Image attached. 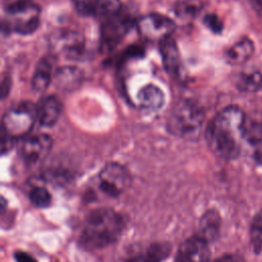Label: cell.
Returning <instances> with one entry per match:
<instances>
[{
	"instance_id": "603a6c76",
	"label": "cell",
	"mask_w": 262,
	"mask_h": 262,
	"mask_svg": "<svg viewBox=\"0 0 262 262\" xmlns=\"http://www.w3.org/2000/svg\"><path fill=\"white\" fill-rule=\"evenodd\" d=\"M30 201L38 208H46L52 203V194L46 188L35 186L30 192Z\"/></svg>"
},
{
	"instance_id": "44dd1931",
	"label": "cell",
	"mask_w": 262,
	"mask_h": 262,
	"mask_svg": "<svg viewBox=\"0 0 262 262\" xmlns=\"http://www.w3.org/2000/svg\"><path fill=\"white\" fill-rule=\"evenodd\" d=\"M244 138L252 146H259L262 144V122L246 121Z\"/></svg>"
},
{
	"instance_id": "8fae6325",
	"label": "cell",
	"mask_w": 262,
	"mask_h": 262,
	"mask_svg": "<svg viewBox=\"0 0 262 262\" xmlns=\"http://www.w3.org/2000/svg\"><path fill=\"white\" fill-rule=\"evenodd\" d=\"M62 112V104L54 96L42 98L36 104L37 121L44 127H52L58 121Z\"/></svg>"
},
{
	"instance_id": "484cf974",
	"label": "cell",
	"mask_w": 262,
	"mask_h": 262,
	"mask_svg": "<svg viewBox=\"0 0 262 262\" xmlns=\"http://www.w3.org/2000/svg\"><path fill=\"white\" fill-rule=\"evenodd\" d=\"M251 6L253 8V10L259 14H262V0H249Z\"/></svg>"
},
{
	"instance_id": "ffe728a7",
	"label": "cell",
	"mask_w": 262,
	"mask_h": 262,
	"mask_svg": "<svg viewBox=\"0 0 262 262\" xmlns=\"http://www.w3.org/2000/svg\"><path fill=\"white\" fill-rule=\"evenodd\" d=\"M238 87L244 92H258L262 88V74L260 72H251L241 75Z\"/></svg>"
},
{
	"instance_id": "ac0fdd59",
	"label": "cell",
	"mask_w": 262,
	"mask_h": 262,
	"mask_svg": "<svg viewBox=\"0 0 262 262\" xmlns=\"http://www.w3.org/2000/svg\"><path fill=\"white\" fill-rule=\"evenodd\" d=\"M52 62L48 58H42L36 66L32 79V87L37 92H43L48 90L52 80Z\"/></svg>"
},
{
	"instance_id": "4316f807",
	"label": "cell",
	"mask_w": 262,
	"mask_h": 262,
	"mask_svg": "<svg viewBox=\"0 0 262 262\" xmlns=\"http://www.w3.org/2000/svg\"><path fill=\"white\" fill-rule=\"evenodd\" d=\"M214 262H236L234 257L232 255H224L220 258H217Z\"/></svg>"
},
{
	"instance_id": "5bb4252c",
	"label": "cell",
	"mask_w": 262,
	"mask_h": 262,
	"mask_svg": "<svg viewBox=\"0 0 262 262\" xmlns=\"http://www.w3.org/2000/svg\"><path fill=\"white\" fill-rule=\"evenodd\" d=\"M129 28L128 20L123 18V16L119 14L106 18V25L102 28V37L104 44L106 46H114L125 35Z\"/></svg>"
},
{
	"instance_id": "7402d4cb",
	"label": "cell",
	"mask_w": 262,
	"mask_h": 262,
	"mask_svg": "<svg viewBox=\"0 0 262 262\" xmlns=\"http://www.w3.org/2000/svg\"><path fill=\"white\" fill-rule=\"evenodd\" d=\"M250 241L254 251L260 252L262 250V213H258L252 222Z\"/></svg>"
},
{
	"instance_id": "4fadbf2b",
	"label": "cell",
	"mask_w": 262,
	"mask_h": 262,
	"mask_svg": "<svg viewBox=\"0 0 262 262\" xmlns=\"http://www.w3.org/2000/svg\"><path fill=\"white\" fill-rule=\"evenodd\" d=\"M160 54L163 66L170 74H178L180 71L182 60L176 42L171 37L160 42Z\"/></svg>"
},
{
	"instance_id": "30bf717a",
	"label": "cell",
	"mask_w": 262,
	"mask_h": 262,
	"mask_svg": "<svg viewBox=\"0 0 262 262\" xmlns=\"http://www.w3.org/2000/svg\"><path fill=\"white\" fill-rule=\"evenodd\" d=\"M76 10L87 16H100L108 18L121 12L120 0H73Z\"/></svg>"
},
{
	"instance_id": "277c9868",
	"label": "cell",
	"mask_w": 262,
	"mask_h": 262,
	"mask_svg": "<svg viewBox=\"0 0 262 262\" xmlns=\"http://www.w3.org/2000/svg\"><path fill=\"white\" fill-rule=\"evenodd\" d=\"M6 23L10 31L29 35L40 25V10L29 0H18L6 10Z\"/></svg>"
},
{
	"instance_id": "8992f818",
	"label": "cell",
	"mask_w": 262,
	"mask_h": 262,
	"mask_svg": "<svg viewBox=\"0 0 262 262\" xmlns=\"http://www.w3.org/2000/svg\"><path fill=\"white\" fill-rule=\"evenodd\" d=\"M132 184L129 171L118 163H108L98 174V186L108 196H119Z\"/></svg>"
},
{
	"instance_id": "9c48e42d",
	"label": "cell",
	"mask_w": 262,
	"mask_h": 262,
	"mask_svg": "<svg viewBox=\"0 0 262 262\" xmlns=\"http://www.w3.org/2000/svg\"><path fill=\"white\" fill-rule=\"evenodd\" d=\"M209 259V243L196 234L186 240L180 245L174 262H208Z\"/></svg>"
},
{
	"instance_id": "d4e9b609",
	"label": "cell",
	"mask_w": 262,
	"mask_h": 262,
	"mask_svg": "<svg viewBox=\"0 0 262 262\" xmlns=\"http://www.w3.org/2000/svg\"><path fill=\"white\" fill-rule=\"evenodd\" d=\"M14 258L18 262H37V260L33 256H31L30 254L26 252H22V251L16 252Z\"/></svg>"
},
{
	"instance_id": "ba28073f",
	"label": "cell",
	"mask_w": 262,
	"mask_h": 262,
	"mask_svg": "<svg viewBox=\"0 0 262 262\" xmlns=\"http://www.w3.org/2000/svg\"><path fill=\"white\" fill-rule=\"evenodd\" d=\"M52 144V140L48 134L28 136L20 144V157L26 163L37 164L50 155Z\"/></svg>"
},
{
	"instance_id": "d6986e66",
	"label": "cell",
	"mask_w": 262,
	"mask_h": 262,
	"mask_svg": "<svg viewBox=\"0 0 262 262\" xmlns=\"http://www.w3.org/2000/svg\"><path fill=\"white\" fill-rule=\"evenodd\" d=\"M58 44L60 46H56V48L62 50L66 56L71 58H75L82 52L81 38L76 36L75 33L60 36Z\"/></svg>"
},
{
	"instance_id": "e0dca14e",
	"label": "cell",
	"mask_w": 262,
	"mask_h": 262,
	"mask_svg": "<svg viewBox=\"0 0 262 262\" xmlns=\"http://www.w3.org/2000/svg\"><path fill=\"white\" fill-rule=\"evenodd\" d=\"M254 54V43L249 38H243L226 52V58L228 64L238 66L245 64Z\"/></svg>"
},
{
	"instance_id": "6da1fadb",
	"label": "cell",
	"mask_w": 262,
	"mask_h": 262,
	"mask_svg": "<svg viewBox=\"0 0 262 262\" xmlns=\"http://www.w3.org/2000/svg\"><path fill=\"white\" fill-rule=\"evenodd\" d=\"M247 118L241 108L228 106L208 124L206 138L217 156L226 160L236 159L245 136Z\"/></svg>"
},
{
	"instance_id": "52a82bcc",
	"label": "cell",
	"mask_w": 262,
	"mask_h": 262,
	"mask_svg": "<svg viewBox=\"0 0 262 262\" xmlns=\"http://www.w3.org/2000/svg\"><path fill=\"white\" fill-rule=\"evenodd\" d=\"M138 29L146 39L161 42L171 37V34L176 29V24L165 16L150 14L138 20Z\"/></svg>"
},
{
	"instance_id": "7c38bea8",
	"label": "cell",
	"mask_w": 262,
	"mask_h": 262,
	"mask_svg": "<svg viewBox=\"0 0 262 262\" xmlns=\"http://www.w3.org/2000/svg\"><path fill=\"white\" fill-rule=\"evenodd\" d=\"M171 253L168 242H156L148 245L136 255L130 256L126 262H163Z\"/></svg>"
},
{
	"instance_id": "5b68a950",
	"label": "cell",
	"mask_w": 262,
	"mask_h": 262,
	"mask_svg": "<svg viewBox=\"0 0 262 262\" xmlns=\"http://www.w3.org/2000/svg\"><path fill=\"white\" fill-rule=\"evenodd\" d=\"M36 121V106L29 102H22L6 113L4 131L12 138H25L31 132Z\"/></svg>"
},
{
	"instance_id": "7a4b0ae2",
	"label": "cell",
	"mask_w": 262,
	"mask_h": 262,
	"mask_svg": "<svg viewBox=\"0 0 262 262\" xmlns=\"http://www.w3.org/2000/svg\"><path fill=\"white\" fill-rule=\"evenodd\" d=\"M125 228L122 214L112 208H98L86 216L80 243L88 249H102L118 241Z\"/></svg>"
},
{
	"instance_id": "9a60e30c",
	"label": "cell",
	"mask_w": 262,
	"mask_h": 262,
	"mask_svg": "<svg viewBox=\"0 0 262 262\" xmlns=\"http://www.w3.org/2000/svg\"><path fill=\"white\" fill-rule=\"evenodd\" d=\"M220 224L222 220L218 212L209 210L201 218L198 236L206 240L208 243L213 242L220 236Z\"/></svg>"
},
{
	"instance_id": "83f0119b",
	"label": "cell",
	"mask_w": 262,
	"mask_h": 262,
	"mask_svg": "<svg viewBox=\"0 0 262 262\" xmlns=\"http://www.w3.org/2000/svg\"><path fill=\"white\" fill-rule=\"evenodd\" d=\"M255 158L259 163H262V144L257 146V150L255 152Z\"/></svg>"
},
{
	"instance_id": "3957f363",
	"label": "cell",
	"mask_w": 262,
	"mask_h": 262,
	"mask_svg": "<svg viewBox=\"0 0 262 262\" xmlns=\"http://www.w3.org/2000/svg\"><path fill=\"white\" fill-rule=\"evenodd\" d=\"M204 121V111L198 104L190 100H182L171 108L167 127L173 136L194 140L200 136Z\"/></svg>"
},
{
	"instance_id": "2e32d148",
	"label": "cell",
	"mask_w": 262,
	"mask_h": 262,
	"mask_svg": "<svg viewBox=\"0 0 262 262\" xmlns=\"http://www.w3.org/2000/svg\"><path fill=\"white\" fill-rule=\"evenodd\" d=\"M165 96L157 85H146L138 92V102L142 108L148 111H157L163 106Z\"/></svg>"
},
{
	"instance_id": "cb8c5ba5",
	"label": "cell",
	"mask_w": 262,
	"mask_h": 262,
	"mask_svg": "<svg viewBox=\"0 0 262 262\" xmlns=\"http://www.w3.org/2000/svg\"><path fill=\"white\" fill-rule=\"evenodd\" d=\"M204 24L208 29H210L213 33L220 34L224 30V24L216 14H209L204 18Z\"/></svg>"
}]
</instances>
